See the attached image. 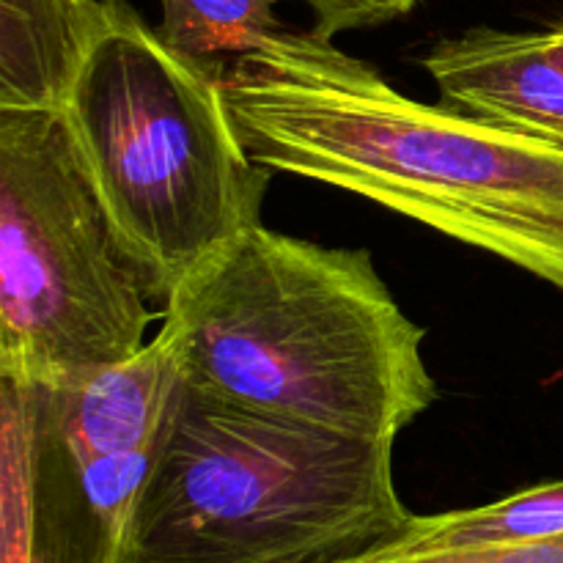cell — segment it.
<instances>
[{"label": "cell", "instance_id": "1", "mask_svg": "<svg viewBox=\"0 0 563 563\" xmlns=\"http://www.w3.org/2000/svg\"><path fill=\"white\" fill-rule=\"evenodd\" d=\"M247 152L478 247L563 291V146L401 93L317 31L220 66Z\"/></svg>", "mask_w": 563, "mask_h": 563}, {"label": "cell", "instance_id": "2", "mask_svg": "<svg viewBox=\"0 0 563 563\" xmlns=\"http://www.w3.org/2000/svg\"><path fill=\"white\" fill-rule=\"evenodd\" d=\"M163 328L207 394L339 438L396 445L440 399L427 330L363 247L253 225L168 297Z\"/></svg>", "mask_w": 563, "mask_h": 563}, {"label": "cell", "instance_id": "3", "mask_svg": "<svg viewBox=\"0 0 563 563\" xmlns=\"http://www.w3.org/2000/svg\"><path fill=\"white\" fill-rule=\"evenodd\" d=\"M394 443L245 410L181 374L110 563H341L394 542Z\"/></svg>", "mask_w": 563, "mask_h": 563}, {"label": "cell", "instance_id": "4", "mask_svg": "<svg viewBox=\"0 0 563 563\" xmlns=\"http://www.w3.org/2000/svg\"><path fill=\"white\" fill-rule=\"evenodd\" d=\"M108 11L60 115L148 297L165 306L264 223L275 174L247 152L220 66L170 47L130 0H108Z\"/></svg>", "mask_w": 563, "mask_h": 563}, {"label": "cell", "instance_id": "5", "mask_svg": "<svg viewBox=\"0 0 563 563\" xmlns=\"http://www.w3.org/2000/svg\"><path fill=\"white\" fill-rule=\"evenodd\" d=\"M60 113L0 110V383L115 366L157 313Z\"/></svg>", "mask_w": 563, "mask_h": 563}, {"label": "cell", "instance_id": "6", "mask_svg": "<svg viewBox=\"0 0 563 563\" xmlns=\"http://www.w3.org/2000/svg\"><path fill=\"white\" fill-rule=\"evenodd\" d=\"M179 379V352L159 324L115 366L44 388L0 383L3 563H110Z\"/></svg>", "mask_w": 563, "mask_h": 563}, {"label": "cell", "instance_id": "7", "mask_svg": "<svg viewBox=\"0 0 563 563\" xmlns=\"http://www.w3.org/2000/svg\"><path fill=\"white\" fill-rule=\"evenodd\" d=\"M423 69L454 113L563 146V58L550 27H471L434 44Z\"/></svg>", "mask_w": 563, "mask_h": 563}, {"label": "cell", "instance_id": "8", "mask_svg": "<svg viewBox=\"0 0 563 563\" xmlns=\"http://www.w3.org/2000/svg\"><path fill=\"white\" fill-rule=\"evenodd\" d=\"M108 20V0H0V110L60 113Z\"/></svg>", "mask_w": 563, "mask_h": 563}, {"label": "cell", "instance_id": "9", "mask_svg": "<svg viewBox=\"0 0 563 563\" xmlns=\"http://www.w3.org/2000/svg\"><path fill=\"white\" fill-rule=\"evenodd\" d=\"M563 537V478L537 484L476 509L443 511L407 522L405 531L385 548L454 550L482 544L542 542Z\"/></svg>", "mask_w": 563, "mask_h": 563}, {"label": "cell", "instance_id": "10", "mask_svg": "<svg viewBox=\"0 0 563 563\" xmlns=\"http://www.w3.org/2000/svg\"><path fill=\"white\" fill-rule=\"evenodd\" d=\"M284 0H159L165 42L203 64L223 66L240 55L258 53L289 31L275 5Z\"/></svg>", "mask_w": 563, "mask_h": 563}, {"label": "cell", "instance_id": "11", "mask_svg": "<svg viewBox=\"0 0 563 563\" xmlns=\"http://www.w3.org/2000/svg\"><path fill=\"white\" fill-rule=\"evenodd\" d=\"M341 563H563V537L542 542L482 544L454 550H399L377 548Z\"/></svg>", "mask_w": 563, "mask_h": 563}, {"label": "cell", "instance_id": "12", "mask_svg": "<svg viewBox=\"0 0 563 563\" xmlns=\"http://www.w3.org/2000/svg\"><path fill=\"white\" fill-rule=\"evenodd\" d=\"M311 9L319 36L335 38L346 31L379 27L410 14L421 0H300Z\"/></svg>", "mask_w": 563, "mask_h": 563}, {"label": "cell", "instance_id": "13", "mask_svg": "<svg viewBox=\"0 0 563 563\" xmlns=\"http://www.w3.org/2000/svg\"><path fill=\"white\" fill-rule=\"evenodd\" d=\"M550 31H553L555 47H559V53H561V58H563V22H555V25H550Z\"/></svg>", "mask_w": 563, "mask_h": 563}]
</instances>
